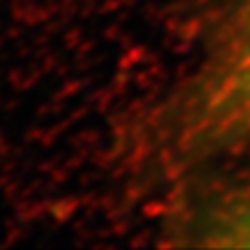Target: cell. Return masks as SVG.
<instances>
[{
  "mask_svg": "<svg viewBox=\"0 0 250 250\" xmlns=\"http://www.w3.org/2000/svg\"><path fill=\"white\" fill-rule=\"evenodd\" d=\"M173 150L205 156L250 142V2L171 117Z\"/></svg>",
  "mask_w": 250,
  "mask_h": 250,
  "instance_id": "cell-1",
  "label": "cell"
},
{
  "mask_svg": "<svg viewBox=\"0 0 250 250\" xmlns=\"http://www.w3.org/2000/svg\"><path fill=\"white\" fill-rule=\"evenodd\" d=\"M208 233L213 238L210 244L215 246L250 248V198L223 213V217H219V223Z\"/></svg>",
  "mask_w": 250,
  "mask_h": 250,
  "instance_id": "cell-2",
  "label": "cell"
}]
</instances>
